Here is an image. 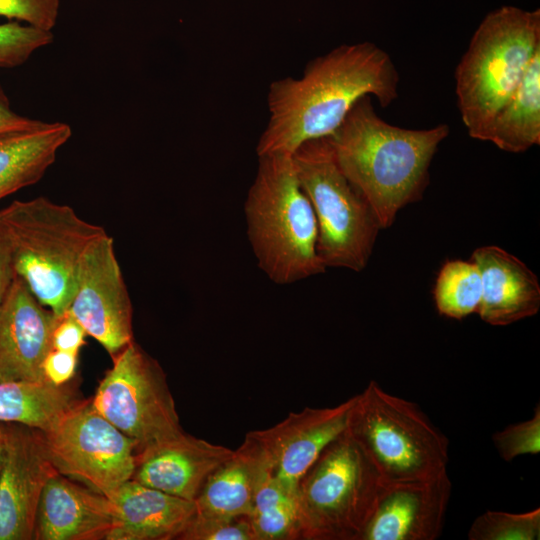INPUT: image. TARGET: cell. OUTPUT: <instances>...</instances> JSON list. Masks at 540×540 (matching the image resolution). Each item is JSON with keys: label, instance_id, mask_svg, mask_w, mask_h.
Here are the masks:
<instances>
[{"label": "cell", "instance_id": "obj_1", "mask_svg": "<svg viewBox=\"0 0 540 540\" xmlns=\"http://www.w3.org/2000/svg\"><path fill=\"white\" fill-rule=\"evenodd\" d=\"M399 73L389 54L374 43L342 44L311 60L300 78L273 81L269 119L258 156L292 155L304 142L332 135L364 96L381 107L398 97Z\"/></svg>", "mask_w": 540, "mask_h": 540}, {"label": "cell", "instance_id": "obj_2", "mask_svg": "<svg viewBox=\"0 0 540 540\" xmlns=\"http://www.w3.org/2000/svg\"><path fill=\"white\" fill-rule=\"evenodd\" d=\"M449 133L445 123L428 129L394 126L379 117L372 97L364 96L328 138L339 168L386 229L402 208L422 199L430 164Z\"/></svg>", "mask_w": 540, "mask_h": 540}, {"label": "cell", "instance_id": "obj_3", "mask_svg": "<svg viewBox=\"0 0 540 540\" xmlns=\"http://www.w3.org/2000/svg\"><path fill=\"white\" fill-rule=\"evenodd\" d=\"M0 229L14 271L54 315L66 312L88 248L106 234L73 208L40 196L15 200L0 209Z\"/></svg>", "mask_w": 540, "mask_h": 540}, {"label": "cell", "instance_id": "obj_4", "mask_svg": "<svg viewBox=\"0 0 540 540\" xmlns=\"http://www.w3.org/2000/svg\"><path fill=\"white\" fill-rule=\"evenodd\" d=\"M258 169L244 205L247 235L260 269L277 284L323 273L318 228L292 155L258 156Z\"/></svg>", "mask_w": 540, "mask_h": 540}, {"label": "cell", "instance_id": "obj_5", "mask_svg": "<svg viewBox=\"0 0 540 540\" xmlns=\"http://www.w3.org/2000/svg\"><path fill=\"white\" fill-rule=\"evenodd\" d=\"M540 51V11L502 6L485 16L455 69V94L468 135L481 140Z\"/></svg>", "mask_w": 540, "mask_h": 540}, {"label": "cell", "instance_id": "obj_6", "mask_svg": "<svg viewBox=\"0 0 540 540\" xmlns=\"http://www.w3.org/2000/svg\"><path fill=\"white\" fill-rule=\"evenodd\" d=\"M353 398L346 432L387 483L428 481L447 471L449 440L418 404L376 381Z\"/></svg>", "mask_w": 540, "mask_h": 540}, {"label": "cell", "instance_id": "obj_7", "mask_svg": "<svg viewBox=\"0 0 540 540\" xmlns=\"http://www.w3.org/2000/svg\"><path fill=\"white\" fill-rule=\"evenodd\" d=\"M386 485L345 430L298 483L300 539L360 540Z\"/></svg>", "mask_w": 540, "mask_h": 540}, {"label": "cell", "instance_id": "obj_8", "mask_svg": "<svg viewBox=\"0 0 540 540\" xmlns=\"http://www.w3.org/2000/svg\"><path fill=\"white\" fill-rule=\"evenodd\" d=\"M292 160L315 213L322 264L362 271L381 226L365 197L339 168L329 138L302 143Z\"/></svg>", "mask_w": 540, "mask_h": 540}, {"label": "cell", "instance_id": "obj_9", "mask_svg": "<svg viewBox=\"0 0 540 540\" xmlns=\"http://www.w3.org/2000/svg\"><path fill=\"white\" fill-rule=\"evenodd\" d=\"M112 359L91 400L96 410L136 443L137 453L182 435L159 363L134 340Z\"/></svg>", "mask_w": 540, "mask_h": 540}, {"label": "cell", "instance_id": "obj_10", "mask_svg": "<svg viewBox=\"0 0 540 540\" xmlns=\"http://www.w3.org/2000/svg\"><path fill=\"white\" fill-rule=\"evenodd\" d=\"M41 435L59 474L107 498L132 479L136 443L101 415L91 400L76 402Z\"/></svg>", "mask_w": 540, "mask_h": 540}, {"label": "cell", "instance_id": "obj_11", "mask_svg": "<svg viewBox=\"0 0 540 540\" xmlns=\"http://www.w3.org/2000/svg\"><path fill=\"white\" fill-rule=\"evenodd\" d=\"M68 311L113 358L133 339V307L106 233L86 251Z\"/></svg>", "mask_w": 540, "mask_h": 540}, {"label": "cell", "instance_id": "obj_12", "mask_svg": "<svg viewBox=\"0 0 540 540\" xmlns=\"http://www.w3.org/2000/svg\"><path fill=\"white\" fill-rule=\"evenodd\" d=\"M1 426L5 451L0 471V540H31L41 493L58 472L40 430L18 423Z\"/></svg>", "mask_w": 540, "mask_h": 540}, {"label": "cell", "instance_id": "obj_13", "mask_svg": "<svg viewBox=\"0 0 540 540\" xmlns=\"http://www.w3.org/2000/svg\"><path fill=\"white\" fill-rule=\"evenodd\" d=\"M354 398L334 407L290 413L274 426L254 430L263 448L269 475L296 495L300 479L321 452L347 428Z\"/></svg>", "mask_w": 540, "mask_h": 540}, {"label": "cell", "instance_id": "obj_14", "mask_svg": "<svg viewBox=\"0 0 540 540\" xmlns=\"http://www.w3.org/2000/svg\"><path fill=\"white\" fill-rule=\"evenodd\" d=\"M54 323L53 312L16 275L0 302V383L46 380L43 361Z\"/></svg>", "mask_w": 540, "mask_h": 540}, {"label": "cell", "instance_id": "obj_15", "mask_svg": "<svg viewBox=\"0 0 540 540\" xmlns=\"http://www.w3.org/2000/svg\"><path fill=\"white\" fill-rule=\"evenodd\" d=\"M448 471L421 482L387 483L360 540H435L451 496Z\"/></svg>", "mask_w": 540, "mask_h": 540}, {"label": "cell", "instance_id": "obj_16", "mask_svg": "<svg viewBox=\"0 0 540 540\" xmlns=\"http://www.w3.org/2000/svg\"><path fill=\"white\" fill-rule=\"evenodd\" d=\"M232 453L230 448L184 432L137 453L132 479L194 501L209 475Z\"/></svg>", "mask_w": 540, "mask_h": 540}, {"label": "cell", "instance_id": "obj_17", "mask_svg": "<svg viewBox=\"0 0 540 540\" xmlns=\"http://www.w3.org/2000/svg\"><path fill=\"white\" fill-rule=\"evenodd\" d=\"M111 526L112 506L106 496L57 473L41 493L33 539H106Z\"/></svg>", "mask_w": 540, "mask_h": 540}, {"label": "cell", "instance_id": "obj_18", "mask_svg": "<svg viewBox=\"0 0 540 540\" xmlns=\"http://www.w3.org/2000/svg\"><path fill=\"white\" fill-rule=\"evenodd\" d=\"M471 260L481 275L482 297L477 313L484 322L507 326L538 313L540 284L520 259L490 245L475 249Z\"/></svg>", "mask_w": 540, "mask_h": 540}, {"label": "cell", "instance_id": "obj_19", "mask_svg": "<svg viewBox=\"0 0 540 540\" xmlns=\"http://www.w3.org/2000/svg\"><path fill=\"white\" fill-rule=\"evenodd\" d=\"M108 499L112 506V526L107 540L178 539L196 513L194 501L133 479Z\"/></svg>", "mask_w": 540, "mask_h": 540}, {"label": "cell", "instance_id": "obj_20", "mask_svg": "<svg viewBox=\"0 0 540 540\" xmlns=\"http://www.w3.org/2000/svg\"><path fill=\"white\" fill-rule=\"evenodd\" d=\"M268 472L266 457L255 431L207 478L196 499V513L242 517L252 510L259 483Z\"/></svg>", "mask_w": 540, "mask_h": 540}, {"label": "cell", "instance_id": "obj_21", "mask_svg": "<svg viewBox=\"0 0 540 540\" xmlns=\"http://www.w3.org/2000/svg\"><path fill=\"white\" fill-rule=\"evenodd\" d=\"M71 135L67 123L42 121L0 132V199L37 183Z\"/></svg>", "mask_w": 540, "mask_h": 540}, {"label": "cell", "instance_id": "obj_22", "mask_svg": "<svg viewBox=\"0 0 540 540\" xmlns=\"http://www.w3.org/2000/svg\"><path fill=\"white\" fill-rule=\"evenodd\" d=\"M482 141L500 150L522 153L540 143V51L521 82L496 113Z\"/></svg>", "mask_w": 540, "mask_h": 540}, {"label": "cell", "instance_id": "obj_23", "mask_svg": "<svg viewBox=\"0 0 540 540\" xmlns=\"http://www.w3.org/2000/svg\"><path fill=\"white\" fill-rule=\"evenodd\" d=\"M79 399L68 383L11 381L0 383V423H18L46 431Z\"/></svg>", "mask_w": 540, "mask_h": 540}, {"label": "cell", "instance_id": "obj_24", "mask_svg": "<svg viewBox=\"0 0 540 540\" xmlns=\"http://www.w3.org/2000/svg\"><path fill=\"white\" fill-rule=\"evenodd\" d=\"M255 540L300 539L296 495L267 472L259 483L247 516Z\"/></svg>", "mask_w": 540, "mask_h": 540}, {"label": "cell", "instance_id": "obj_25", "mask_svg": "<svg viewBox=\"0 0 540 540\" xmlns=\"http://www.w3.org/2000/svg\"><path fill=\"white\" fill-rule=\"evenodd\" d=\"M481 297V275L475 262L450 260L442 266L434 288L439 314L461 320L478 312Z\"/></svg>", "mask_w": 540, "mask_h": 540}, {"label": "cell", "instance_id": "obj_26", "mask_svg": "<svg viewBox=\"0 0 540 540\" xmlns=\"http://www.w3.org/2000/svg\"><path fill=\"white\" fill-rule=\"evenodd\" d=\"M540 509L513 513L487 510L472 522L469 540H538Z\"/></svg>", "mask_w": 540, "mask_h": 540}, {"label": "cell", "instance_id": "obj_27", "mask_svg": "<svg viewBox=\"0 0 540 540\" xmlns=\"http://www.w3.org/2000/svg\"><path fill=\"white\" fill-rule=\"evenodd\" d=\"M53 41L52 31L19 21L0 24V67L14 68L25 63L38 49Z\"/></svg>", "mask_w": 540, "mask_h": 540}, {"label": "cell", "instance_id": "obj_28", "mask_svg": "<svg viewBox=\"0 0 540 540\" xmlns=\"http://www.w3.org/2000/svg\"><path fill=\"white\" fill-rule=\"evenodd\" d=\"M499 456L506 462L523 455L540 452V406L534 408L530 419L513 423L492 435Z\"/></svg>", "mask_w": 540, "mask_h": 540}, {"label": "cell", "instance_id": "obj_29", "mask_svg": "<svg viewBox=\"0 0 540 540\" xmlns=\"http://www.w3.org/2000/svg\"><path fill=\"white\" fill-rule=\"evenodd\" d=\"M182 540H255L247 516L226 518L195 513L179 536Z\"/></svg>", "mask_w": 540, "mask_h": 540}, {"label": "cell", "instance_id": "obj_30", "mask_svg": "<svg viewBox=\"0 0 540 540\" xmlns=\"http://www.w3.org/2000/svg\"><path fill=\"white\" fill-rule=\"evenodd\" d=\"M59 9L60 0H0V16L48 31L56 25Z\"/></svg>", "mask_w": 540, "mask_h": 540}, {"label": "cell", "instance_id": "obj_31", "mask_svg": "<svg viewBox=\"0 0 540 540\" xmlns=\"http://www.w3.org/2000/svg\"><path fill=\"white\" fill-rule=\"evenodd\" d=\"M86 331L75 317L67 310L55 315V323L51 334L53 349L79 353L85 344Z\"/></svg>", "mask_w": 540, "mask_h": 540}, {"label": "cell", "instance_id": "obj_32", "mask_svg": "<svg viewBox=\"0 0 540 540\" xmlns=\"http://www.w3.org/2000/svg\"><path fill=\"white\" fill-rule=\"evenodd\" d=\"M78 362V353L51 348L43 361V374L47 381L60 386L74 377Z\"/></svg>", "mask_w": 540, "mask_h": 540}, {"label": "cell", "instance_id": "obj_33", "mask_svg": "<svg viewBox=\"0 0 540 540\" xmlns=\"http://www.w3.org/2000/svg\"><path fill=\"white\" fill-rule=\"evenodd\" d=\"M41 121L30 119L15 113L9 100L0 86V132L13 129H24L38 125Z\"/></svg>", "mask_w": 540, "mask_h": 540}, {"label": "cell", "instance_id": "obj_34", "mask_svg": "<svg viewBox=\"0 0 540 540\" xmlns=\"http://www.w3.org/2000/svg\"><path fill=\"white\" fill-rule=\"evenodd\" d=\"M15 276L10 250L0 229V302L6 295Z\"/></svg>", "mask_w": 540, "mask_h": 540}, {"label": "cell", "instance_id": "obj_35", "mask_svg": "<svg viewBox=\"0 0 540 540\" xmlns=\"http://www.w3.org/2000/svg\"><path fill=\"white\" fill-rule=\"evenodd\" d=\"M4 451L5 449H4L3 431H2V426L0 423V471L3 465Z\"/></svg>", "mask_w": 540, "mask_h": 540}]
</instances>
